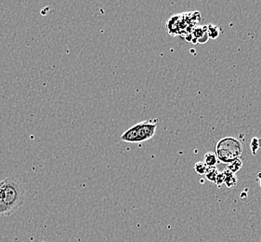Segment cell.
I'll list each match as a JSON object with an SVG mask.
<instances>
[{
	"label": "cell",
	"mask_w": 261,
	"mask_h": 242,
	"mask_svg": "<svg viewBox=\"0 0 261 242\" xmlns=\"http://www.w3.org/2000/svg\"><path fill=\"white\" fill-rule=\"evenodd\" d=\"M25 198V189L18 180L6 178L0 181V200L12 214L22 206Z\"/></svg>",
	"instance_id": "1"
},
{
	"label": "cell",
	"mask_w": 261,
	"mask_h": 242,
	"mask_svg": "<svg viewBox=\"0 0 261 242\" xmlns=\"http://www.w3.org/2000/svg\"><path fill=\"white\" fill-rule=\"evenodd\" d=\"M244 152L242 142L234 137L227 136L220 139L216 144V156L222 163L229 164L240 158Z\"/></svg>",
	"instance_id": "2"
},
{
	"label": "cell",
	"mask_w": 261,
	"mask_h": 242,
	"mask_svg": "<svg viewBox=\"0 0 261 242\" xmlns=\"http://www.w3.org/2000/svg\"><path fill=\"white\" fill-rule=\"evenodd\" d=\"M157 119L141 121L126 130L122 135L121 140L125 142H146L154 136L156 132Z\"/></svg>",
	"instance_id": "3"
},
{
	"label": "cell",
	"mask_w": 261,
	"mask_h": 242,
	"mask_svg": "<svg viewBox=\"0 0 261 242\" xmlns=\"http://www.w3.org/2000/svg\"><path fill=\"white\" fill-rule=\"evenodd\" d=\"M249 225L253 242H261V197L251 206Z\"/></svg>",
	"instance_id": "4"
},
{
	"label": "cell",
	"mask_w": 261,
	"mask_h": 242,
	"mask_svg": "<svg viewBox=\"0 0 261 242\" xmlns=\"http://www.w3.org/2000/svg\"><path fill=\"white\" fill-rule=\"evenodd\" d=\"M225 174L224 184L227 185L228 188H233L238 183V179L234 174H232L229 170H225L223 172Z\"/></svg>",
	"instance_id": "5"
},
{
	"label": "cell",
	"mask_w": 261,
	"mask_h": 242,
	"mask_svg": "<svg viewBox=\"0 0 261 242\" xmlns=\"http://www.w3.org/2000/svg\"><path fill=\"white\" fill-rule=\"evenodd\" d=\"M204 162L208 168L216 167V165L218 163V158L216 154L213 152L206 153L204 156Z\"/></svg>",
	"instance_id": "6"
},
{
	"label": "cell",
	"mask_w": 261,
	"mask_h": 242,
	"mask_svg": "<svg viewBox=\"0 0 261 242\" xmlns=\"http://www.w3.org/2000/svg\"><path fill=\"white\" fill-rule=\"evenodd\" d=\"M242 167H243V161L241 160L240 158H238V159H235L232 162L228 164L227 170H229L232 174H236V173H238L240 171Z\"/></svg>",
	"instance_id": "7"
},
{
	"label": "cell",
	"mask_w": 261,
	"mask_h": 242,
	"mask_svg": "<svg viewBox=\"0 0 261 242\" xmlns=\"http://www.w3.org/2000/svg\"><path fill=\"white\" fill-rule=\"evenodd\" d=\"M219 174H220V172L218 171V168H216V167H213V168H207V172H206V174H204V175H205L206 179L210 181V182H212V183H215Z\"/></svg>",
	"instance_id": "8"
},
{
	"label": "cell",
	"mask_w": 261,
	"mask_h": 242,
	"mask_svg": "<svg viewBox=\"0 0 261 242\" xmlns=\"http://www.w3.org/2000/svg\"><path fill=\"white\" fill-rule=\"evenodd\" d=\"M207 36L209 38L216 39L217 37L220 36V28L216 27L214 25H208L207 26Z\"/></svg>",
	"instance_id": "9"
},
{
	"label": "cell",
	"mask_w": 261,
	"mask_h": 242,
	"mask_svg": "<svg viewBox=\"0 0 261 242\" xmlns=\"http://www.w3.org/2000/svg\"><path fill=\"white\" fill-rule=\"evenodd\" d=\"M207 168H208V167L204 164V161H199L194 165V170L199 175H204L206 174Z\"/></svg>",
	"instance_id": "10"
},
{
	"label": "cell",
	"mask_w": 261,
	"mask_h": 242,
	"mask_svg": "<svg viewBox=\"0 0 261 242\" xmlns=\"http://www.w3.org/2000/svg\"><path fill=\"white\" fill-rule=\"evenodd\" d=\"M12 214L11 210L7 207V206L0 200V218L1 217H8Z\"/></svg>",
	"instance_id": "11"
},
{
	"label": "cell",
	"mask_w": 261,
	"mask_h": 242,
	"mask_svg": "<svg viewBox=\"0 0 261 242\" xmlns=\"http://www.w3.org/2000/svg\"><path fill=\"white\" fill-rule=\"evenodd\" d=\"M250 148L251 152H252L253 155H256L257 151L260 149L259 143H258V139L256 138V137H254V138L251 140Z\"/></svg>",
	"instance_id": "12"
},
{
	"label": "cell",
	"mask_w": 261,
	"mask_h": 242,
	"mask_svg": "<svg viewBox=\"0 0 261 242\" xmlns=\"http://www.w3.org/2000/svg\"><path fill=\"white\" fill-rule=\"evenodd\" d=\"M225 181V174L223 172L222 173H220L219 175H218V177H217V180H216V182H215V184L218 185V187H220L222 184H224Z\"/></svg>",
	"instance_id": "13"
},
{
	"label": "cell",
	"mask_w": 261,
	"mask_h": 242,
	"mask_svg": "<svg viewBox=\"0 0 261 242\" xmlns=\"http://www.w3.org/2000/svg\"><path fill=\"white\" fill-rule=\"evenodd\" d=\"M258 184H259V185L261 186V174H258Z\"/></svg>",
	"instance_id": "14"
}]
</instances>
